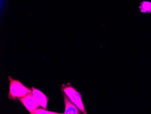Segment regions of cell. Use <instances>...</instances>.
Returning a JSON list of instances; mask_svg holds the SVG:
<instances>
[{
    "label": "cell",
    "instance_id": "6da1fadb",
    "mask_svg": "<svg viewBox=\"0 0 151 114\" xmlns=\"http://www.w3.org/2000/svg\"><path fill=\"white\" fill-rule=\"evenodd\" d=\"M9 79L10 91L8 96L10 99L21 98L25 97L29 93L32 92L30 89L26 87L18 80L13 79L10 76H9Z\"/></svg>",
    "mask_w": 151,
    "mask_h": 114
},
{
    "label": "cell",
    "instance_id": "52a82bcc",
    "mask_svg": "<svg viewBox=\"0 0 151 114\" xmlns=\"http://www.w3.org/2000/svg\"><path fill=\"white\" fill-rule=\"evenodd\" d=\"M60 113H56V112H52L48 111L43 109H36L34 110L32 114H60Z\"/></svg>",
    "mask_w": 151,
    "mask_h": 114
},
{
    "label": "cell",
    "instance_id": "277c9868",
    "mask_svg": "<svg viewBox=\"0 0 151 114\" xmlns=\"http://www.w3.org/2000/svg\"><path fill=\"white\" fill-rule=\"evenodd\" d=\"M65 105L64 114H80V110L78 107L70 100L66 94L63 95Z\"/></svg>",
    "mask_w": 151,
    "mask_h": 114
},
{
    "label": "cell",
    "instance_id": "8992f818",
    "mask_svg": "<svg viewBox=\"0 0 151 114\" xmlns=\"http://www.w3.org/2000/svg\"><path fill=\"white\" fill-rule=\"evenodd\" d=\"M140 11L142 13H149L151 12V2L144 1L141 3L139 7Z\"/></svg>",
    "mask_w": 151,
    "mask_h": 114
},
{
    "label": "cell",
    "instance_id": "5b68a950",
    "mask_svg": "<svg viewBox=\"0 0 151 114\" xmlns=\"http://www.w3.org/2000/svg\"><path fill=\"white\" fill-rule=\"evenodd\" d=\"M32 89V93L37 102L40 105V106L47 109L48 100L47 97L40 90L34 87H33Z\"/></svg>",
    "mask_w": 151,
    "mask_h": 114
},
{
    "label": "cell",
    "instance_id": "7a4b0ae2",
    "mask_svg": "<svg viewBox=\"0 0 151 114\" xmlns=\"http://www.w3.org/2000/svg\"><path fill=\"white\" fill-rule=\"evenodd\" d=\"M63 91L69 98L70 100L78 107V108L82 113L84 114H87L82 102L81 99L82 96L78 91L76 90L70 85L64 86L63 88Z\"/></svg>",
    "mask_w": 151,
    "mask_h": 114
},
{
    "label": "cell",
    "instance_id": "3957f363",
    "mask_svg": "<svg viewBox=\"0 0 151 114\" xmlns=\"http://www.w3.org/2000/svg\"><path fill=\"white\" fill-rule=\"evenodd\" d=\"M19 100L31 114L40 106L37 102L32 92L29 93L25 97L19 98Z\"/></svg>",
    "mask_w": 151,
    "mask_h": 114
}]
</instances>
